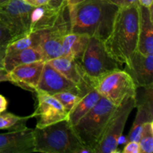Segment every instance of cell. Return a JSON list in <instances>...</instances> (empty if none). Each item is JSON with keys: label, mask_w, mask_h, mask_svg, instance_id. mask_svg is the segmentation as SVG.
I'll list each match as a JSON object with an SVG mask.
<instances>
[{"label": "cell", "mask_w": 153, "mask_h": 153, "mask_svg": "<svg viewBox=\"0 0 153 153\" xmlns=\"http://www.w3.org/2000/svg\"><path fill=\"white\" fill-rule=\"evenodd\" d=\"M71 32L105 41L110 34L119 7L107 0H85L68 6Z\"/></svg>", "instance_id": "obj_1"}, {"label": "cell", "mask_w": 153, "mask_h": 153, "mask_svg": "<svg viewBox=\"0 0 153 153\" xmlns=\"http://www.w3.org/2000/svg\"><path fill=\"white\" fill-rule=\"evenodd\" d=\"M139 4L119 8L110 34L104 41L110 55L121 65L137 49Z\"/></svg>", "instance_id": "obj_2"}, {"label": "cell", "mask_w": 153, "mask_h": 153, "mask_svg": "<svg viewBox=\"0 0 153 153\" xmlns=\"http://www.w3.org/2000/svg\"><path fill=\"white\" fill-rule=\"evenodd\" d=\"M34 152L91 153L81 143L68 120L33 128Z\"/></svg>", "instance_id": "obj_3"}, {"label": "cell", "mask_w": 153, "mask_h": 153, "mask_svg": "<svg viewBox=\"0 0 153 153\" xmlns=\"http://www.w3.org/2000/svg\"><path fill=\"white\" fill-rule=\"evenodd\" d=\"M117 106L102 97L94 108L73 126L76 137L91 153L100 143Z\"/></svg>", "instance_id": "obj_4"}, {"label": "cell", "mask_w": 153, "mask_h": 153, "mask_svg": "<svg viewBox=\"0 0 153 153\" xmlns=\"http://www.w3.org/2000/svg\"><path fill=\"white\" fill-rule=\"evenodd\" d=\"M80 63L94 85L102 76L121 69V64L106 49L104 41L95 37H90Z\"/></svg>", "instance_id": "obj_5"}, {"label": "cell", "mask_w": 153, "mask_h": 153, "mask_svg": "<svg viewBox=\"0 0 153 153\" xmlns=\"http://www.w3.org/2000/svg\"><path fill=\"white\" fill-rule=\"evenodd\" d=\"M34 7L24 0H7L0 5V25L8 31L12 40L31 33V16Z\"/></svg>", "instance_id": "obj_6"}, {"label": "cell", "mask_w": 153, "mask_h": 153, "mask_svg": "<svg viewBox=\"0 0 153 153\" xmlns=\"http://www.w3.org/2000/svg\"><path fill=\"white\" fill-rule=\"evenodd\" d=\"M137 97H128L112 114L102 140L94 153H116L124 128L131 111L136 107Z\"/></svg>", "instance_id": "obj_7"}, {"label": "cell", "mask_w": 153, "mask_h": 153, "mask_svg": "<svg viewBox=\"0 0 153 153\" xmlns=\"http://www.w3.org/2000/svg\"><path fill=\"white\" fill-rule=\"evenodd\" d=\"M94 88L117 107L128 97H137V86L129 75L121 69L100 78L94 84Z\"/></svg>", "instance_id": "obj_8"}, {"label": "cell", "mask_w": 153, "mask_h": 153, "mask_svg": "<svg viewBox=\"0 0 153 153\" xmlns=\"http://www.w3.org/2000/svg\"><path fill=\"white\" fill-rule=\"evenodd\" d=\"M40 31L41 32L40 47L46 61L62 56L63 39L68 33L71 32L70 12L67 4L62 9L53 26Z\"/></svg>", "instance_id": "obj_9"}, {"label": "cell", "mask_w": 153, "mask_h": 153, "mask_svg": "<svg viewBox=\"0 0 153 153\" xmlns=\"http://www.w3.org/2000/svg\"><path fill=\"white\" fill-rule=\"evenodd\" d=\"M35 92L37 105L32 116L37 120L36 127L42 128L61 120H68V112L57 99L43 91Z\"/></svg>", "instance_id": "obj_10"}, {"label": "cell", "mask_w": 153, "mask_h": 153, "mask_svg": "<svg viewBox=\"0 0 153 153\" xmlns=\"http://www.w3.org/2000/svg\"><path fill=\"white\" fill-rule=\"evenodd\" d=\"M36 91H43L50 95L61 92H71L83 97L82 89L61 74L55 67L46 61Z\"/></svg>", "instance_id": "obj_11"}, {"label": "cell", "mask_w": 153, "mask_h": 153, "mask_svg": "<svg viewBox=\"0 0 153 153\" xmlns=\"http://www.w3.org/2000/svg\"><path fill=\"white\" fill-rule=\"evenodd\" d=\"M125 70L137 88L153 86V55H143L136 50L126 62Z\"/></svg>", "instance_id": "obj_12"}, {"label": "cell", "mask_w": 153, "mask_h": 153, "mask_svg": "<svg viewBox=\"0 0 153 153\" xmlns=\"http://www.w3.org/2000/svg\"><path fill=\"white\" fill-rule=\"evenodd\" d=\"M47 62L79 86L85 95L94 88V83L86 74L80 61L61 56L49 60Z\"/></svg>", "instance_id": "obj_13"}, {"label": "cell", "mask_w": 153, "mask_h": 153, "mask_svg": "<svg viewBox=\"0 0 153 153\" xmlns=\"http://www.w3.org/2000/svg\"><path fill=\"white\" fill-rule=\"evenodd\" d=\"M33 128L9 131L0 134V153L34 152Z\"/></svg>", "instance_id": "obj_14"}, {"label": "cell", "mask_w": 153, "mask_h": 153, "mask_svg": "<svg viewBox=\"0 0 153 153\" xmlns=\"http://www.w3.org/2000/svg\"><path fill=\"white\" fill-rule=\"evenodd\" d=\"M45 61H37L16 66L10 72L14 85L26 91L35 92Z\"/></svg>", "instance_id": "obj_15"}, {"label": "cell", "mask_w": 153, "mask_h": 153, "mask_svg": "<svg viewBox=\"0 0 153 153\" xmlns=\"http://www.w3.org/2000/svg\"><path fill=\"white\" fill-rule=\"evenodd\" d=\"M145 93L142 100H137L136 107L137 114L132 127L128 135V141H137L140 140L142 127L145 123L153 121V86L144 88Z\"/></svg>", "instance_id": "obj_16"}, {"label": "cell", "mask_w": 153, "mask_h": 153, "mask_svg": "<svg viewBox=\"0 0 153 153\" xmlns=\"http://www.w3.org/2000/svg\"><path fill=\"white\" fill-rule=\"evenodd\" d=\"M137 51L143 55H153V7L139 4V36Z\"/></svg>", "instance_id": "obj_17"}, {"label": "cell", "mask_w": 153, "mask_h": 153, "mask_svg": "<svg viewBox=\"0 0 153 153\" xmlns=\"http://www.w3.org/2000/svg\"><path fill=\"white\" fill-rule=\"evenodd\" d=\"M66 4L60 7H53L48 4L34 7L31 16V32L43 31L53 26Z\"/></svg>", "instance_id": "obj_18"}, {"label": "cell", "mask_w": 153, "mask_h": 153, "mask_svg": "<svg viewBox=\"0 0 153 153\" xmlns=\"http://www.w3.org/2000/svg\"><path fill=\"white\" fill-rule=\"evenodd\" d=\"M89 40L86 34L68 33L63 39L62 56L81 61Z\"/></svg>", "instance_id": "obj_19"}, {"label": "cell", "mask_w": 153, "mask_h": 153, "mask_svg": "<svg viewBox=\"0 0 153 153\" xmlns=\"http://www.w3.org/2000/svg\"><path fill=\"white\" fill-rule=\"evenodd\" d=\"M37 61H46L40 47L28 48L11 55H5L4 59V69L9 73L16 66Z\"/></svg>", "instance_id": "obj_20"}, {"label": "cell", "mask_w": 153, "mask_h": 153, "mask_svg": "<svg viewBox=\"0 0 153 153\" xmlns=\"http://www.w3.org/2000/svg\"><path fill=\"white\" fill-rule=\"evenodd\" d=\"M102 96L94 88L80 99L68 114V121L70 125H76L98 102Z\"/></svg>", "instance_id": "obj_21"}, {"label": "cell", "mask_w": 153, "mask_h": 153, "mask_svg": "<svg viewBox=\"0 0 153 153\" xmlns=\"http://www.w3.org/2000/svg\"><path fill=\"white\" fill-rule=\"evenodd\" d=\"M40 42H41V32L40 31L31 32L21 38L12 40L7 45L5 55H11L28 48L40 47Z\"/></svg>", "instance_id": "obj_22"}, {"label": "cell", "mask_w": 153, "mask_h": 153, "mask_svg": "<svg viewBox=\"0 0 153 153\" xmlns=\"http://www.w3.org/2000/svg\"><path fill=\"white\" fill-rule=\"evenodd\" d=\"M33 117L32 114L28 117H19L9 112L0 114V129L16 131L26 128V123L28 119Z\"/></svg>", "instance_id": "obj_23"}, {"label": "cell", "mask_w": 153, "mask_h": 153, "mask_svg": "<svg viewBox=\"0 0 153 153\" xmlns=\"http://www.w3.org/2000/svg\"><path fill=\"white\" fill-rule=\"evenodd\" d=\"M138 143L140 153L153 152V121L143 124Z\"/></svg>", "instance_id": "obj_24"}, {"label": "cell", "mask_w": 153, "mask_h": 153, "mask_svg": "<svg viewBox=\"0 0 153 153\" xmlns=\"http://www.w3.org/2000/svg\"><path fill=\"white\" fill-rule=\"evenodd\" d=\"M52 96L60 102V103L62 105L63 107L68 112V114L73 109L75 105L82 98V97H80V96L71 92L58 93V94H55Z\"/></svg>", "instance_id": "obj_25"}, {"label": "cell", "mask_w": 153, "mask_h": 153, "mask_svg": "<svg viewBox=\"0 0 153 153\" xmlns=\"http://www.w3.org/2000/svg\"><path fill=\"white\" fill-rule=\"evenodd\" d=\"M12 41V37L6 28L0 25V69H4V59L7 46Z\"/></svg>", "instance_id": "obj_26"}, {"label": "cell", "mask_w": 153, "mask_h": 153, "mask_svg": "<svg viewBox=\"0 0 153 153\" xmlns=\"http://www.w3.org/2000/svg\"><path fill=\"white\" fill-rule=\"evenodd\" d=\"M123 153H140L139 143L137 141H128L124 147Z\"/></svg>", "instance_id": "obj_27"}, {"label": "cell", "mask_w": 153, "mask_h": 153, "mask_svg": "<svg viewBox=\"0 0 153 153\" xmlns=\"http://www.w3.org/2000/svg\"><path fill=\"white\" fill-rule=\"evenodd\" d=\"M107 1L117 5L119 8L128 7V6L138 2L137 0H107Z\"/></svg>", "instance_id": "obj_28"}, {"label": "cell", "mask_w": 153, "mask_h": 153, "mask_svg": "<svg viewBox=\"0 0 153 153\" xmlns=\"http://www.w3.org/2000/svg\"><path fill=\"white\" fill-rule=\"evenodd\" d=\"M8 82L14 85V82L10 76V73L6 71L4 69H0V82Z\"/></svg>", "instance_id": "obj_29"}, {"label": "cell", "mask_w": 153, "mask_h": 153, "mask_svg": "<svg viewBox=\"0 0 153 153\" xmlns=\"http://www.w3.org/2000/svg\"><path fill=\"white\" fill-rule=\"evenodd\" d=\"M66 3L65 0H49L48 4L53 7H60Z\"/></svg>", "instance_id": "obj_30"}, {"label": "cell", "mask_w": 153, "mask_h": 153, "mask_svg": "<svg viewBox=\"0 0 153 153\" xmlns=\"http://www.w3.org/2000/svg\"><path fill=\"white\" fill-rule=\"evenodd\" d=\"M7 106V102L6 99L0 94V113L5 111Z\"/></svg>", "instance_id": "obj_31"}, {"label": "cell", "mask_w": 153, "mask_h": 153, "mask_svg": "<svg viewBox=\"0 0 153 153\" xmlns=\"http://www.w3.org/2000/svg\"><path fill=\"white\" fill-rule=\"evenodd\" d=\"M140 5L146 7L147 8L153 7V0H137Z\"/></svg>", "instance_id": "obj_32"}, {"label": "cell", "mask_w": 153, "mask_h": 153, "mask_svg": "<svg viewBox=\"0 0 153 153\" xmlns=\"http://www.w3.org/2000/svg\"><path fill=\"white\" fill-rule=\"evenodd\" d=\"M48 2H49V0H34L33 6L34 7H38V6L48 4Z\"/></svg>", "instance_id": "obj_33"}, {"label": "cell", "mask_w": 153, "mask_h": 153, "mask_svg": "<svg viewBox=\"0 0 153 153\" xmlns=\"http://www.w3.org/2000/svg\"><path fill=\"white\" fill-rule=\"evenodd\" d=\"M65 1L67 6H73L82 2V1H84L85 0H65Z\"/></svg>", "instance_id": "obj_34"}, {"label": "cell", "mask_w": 153, "mask_h": 153, "mask_svg": "<svg viewBox=\"0 0 153 153\" xmlns=\"http://www.w3.org/2000/svg\"><path fill=\"white\" fill-rule=\"evenodd\" d=\"M24 1H25L26 3H28V4H31V5L33 6V2H34V0H24Z\"/></svg>", "instance_id": "obj_35"}, {"label": "cell", "mask_w": 153, "mask_h": 153, "mask_svg": "<svg viewBox=\"0 0 153 153\" xmlns=\"http://www.w3.org/2000/svg\"><path fill=\"white\" fill-rule=\"evenodd\" d=\"M7 0H0V5H1V4H2L3 3H4L5 2V1H7Z\"/></svg>", "instance_id": "obj_36"}, {"label": "cell", "mask_w": 153, "mask_h": 153, "mask_svg": "<svg viewBox=\"0 0 153 153\" xmlns=\"http://www.w3.org/2000/svg\"><path fill=\"white\" fill-rule=\"evenodd\" d=\"M0 114H1V113H0Z\"/></svg>", "instance_id": "obj_37"}]
</instances>
